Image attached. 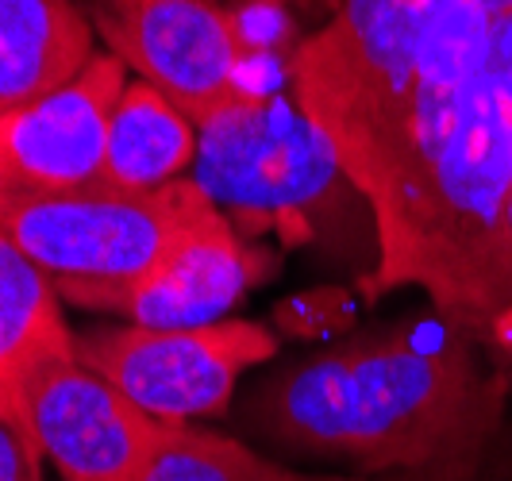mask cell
<instances>
[{
	"label": "cell",
	"mask_w": 512,
	"mask_h": 481,
	"mask_svg": "<svg viewBox=\"0 0 512 481\" xmlns=\"http://www.w3.org/2000/svg\"><path fill=\"white\" fill-rule=\"evenodd\" d=\"M289 89L370 208L362 293L512 347V0H339Z\"/></svg>",
	"instance_id": "1"
},
{
	"label": "cell",
	"mask_w": 512,
	"mask_h": 481,
	"mask_svg": "<svg viewBox=\"0 0 512 481\" xmlns=\"http://www.w3.org/2000/svg\"><path fill=\"white\" fill-rule=\"evenodd\" d=\"M489 358L432 312L270 370L239 420L285 455L343 462L362 478L470 466L489 458L509 389Z\"/></svg>",
	"instance_id": "2"
},
{
	"label": "cell",
	"mask_w": 512,
	"mask_h": 481,
	"mask_svg": "<svg viewBox=\"0 0 512 481\" xmlns=\"http://www.w3.org/2000/svg\"><path fill=\"white\" fill-rule=\"evenodd\" d=\"M212 208L193 178L154 193H0V228L54 281L62 301L112 312Z\"/></svg>",
	"instance_id": "3"
},
{
	"label": "cell",
	"mask_w": 512,
	"mask_h": 481,
	"mask_svg": "<svg viewBox=\"0 0 512 481\" xmlns=\"http://www.w3.org/2000/svg\"><path fill=\"white\" fill-rule=\"evenodd\" d=\"M208 201L247 239L262 228L312 235L316 216L362 201L332 143L293 97L247 93L201 124L193 174Z\"/></svg>",
	"instance_id": "4"
},
{
	"label": "cell",
	"mask_w": 512,
	"mask_h": 481,
	"mask_svg": "<svg viewBox=\"0 0 512 481\" xmlns=\"http://www.w3.org/2000/svg\"><path fill=\"white\" fill-rule=\"evenodd\" d=\"M77 358L162 424L224 416L247 370L278 355L274 331L255 320L205 328H101L74 335Z\"/></svg>",
	"instance_id": "5"
},
{
	"label": "cell",
	"mask_w": 512,
	"mask_h": 481,
	"mask_svg": "<svg viewBox=\"0 0 512 481\" xmlns=\"http://www.w3.org/2000/svg\"><path fill=\"white\" fill-rule=\"evenodd\" d=\"M93 24L108 54L166 93L197 127L251 93L243 70L255 51L216 0H101Z\"/></svg>",
	"instance_id": "6"
},
{
	"label": "cell",
	"mask_w": 512,
	"mask_h": 481,
	"mask_svg": "<svg viewBox=\"0 0 512 481\" xmlns=\"http://www.w3.org/2000/svg\"><path fill=\"white\" fill-rule=\"evenodd\" d=\"M27 435L62 481H139L170 424L147 416L74 355L47 358L24 389Z\"/></svg>",
	"instance_id": "7"
},
{
	"label": "cell",
	"mask_w": 512,
	"mask_h": 481,
	"mask_svg": "<svg viewBox=\"0 0 512 481\" xmlns=\"http://www.w3.org/2000/svg\"><path fill=\"white\" fill-rule=\"evenodd\" d=\"M128 85V66L97 51L54 93L0 120V193L101 189L108 127Z\"/></svg>",
	"instance_id": "8"
},
{
	"label": "cell",
	"mask_w": 512,
	"mask_h": 481,
	"mask_svg": "<svg viewBox=\"0 0 512 481\" xmlns=\"http://www.w3.org/2000/svg\"><path fill=\"white\" fill-rule=\"evenodd\" d=\"M278 258L247 243L220 208L205 212L139 285L112 304L139 328H205L228 320L243 293L274 274Z\"/></svg>",
	"instance_id": "9"
},
{
	"label": "cell",
	"mask_w": 512,
	"mask_h": 481,
	"mask_svg": "<svg viewBox=\"0 0 512 481\" xmlns=\"http://www.w3.org/2000/svg\"><path fill=\"white\" fill-rule=\"evenodd\" d=\"M54 355H74V331L62 316L54 281L0 228V424L39 458L24 416L27 378ZM43 462V458H39Z\"/></svg>",
	"instance_id": "10"
},
{
	"label": "cell",
	"mask_w": 512,
	"mask_h": 481,
	"mask_svg": "<svg viewBox=\"0 0 512 481\" xmlns=\"http://www.w3.org/2000/svg\"><path fill=\"white\" fill-rule=\"evenodd\" d=\"M93 54V27L70 0H0V120L74 81Z\"/></svg>",
	"instance_id": "11"
},
{
	"label": "cell",
	"mask_w": 512,
	"mask_h": 481,
	"mask_svg": "<svg viewBox=\"0 0 512 481\" xmlns=\"http://www.w3.org/2000/svg\"><path fill=\"white\" fill-rule=\"evenodd\" d=\"M201 127L143 77L124 85L104 151L101 189L154 193L193 174Z\"/></svg>",
	"instance_id": "12"
},
{
	"label": "cell",
	"mask_w": 512,
	"mask_h": 481,
	"mask_svg": "<svg viewBox=\"0 0 512 481\" xmlns=\"http://www.w3.org/2000/svg\"><path fill=\"white\" fill-rule=\"evenodd\" d=\"M139 481H308L220 431L170 424Z\"/></svg>",
	"instance_id": "13"
},
{
	"label": "cell",
	"mask_w": 512,
	"mask_h": 481,
	"mask_svg": "<svg viewBox=\"0 0 512 481\" xmlns=\"http://www.w3.org/2000/svg\"><path fill=\"white\" fill-rule=\"evenodd\" d=\"M0 481H43L39 458L24 447V439L0 424Z\"/></svg>",
	"instance_id": "14"
},
{
	"label": "cell",
	"mask_w": 512,
	"mask_h": 481,
	"mask_svg": "<svg viewBox=\"0 0 512 481\" xmlns=\"http://www.w3.org/2000/svg\"><path fill=\"white\" fill-rule=\"evenodd\" d=\"M405 481H497V478H493L489 458H482V462L451 466V470H436V474H412V478H405Z\"/></svg>",
	"instance_id": "15"
},
{
	"label": "cell",
	"mask_w": 512,
	"mask_h": 481,
	"mask_svg": "<svg viewBox=\"0 0 512 481\" xmlns=\"http://www.w3.org/2000/svg\"><path fill=\"white\" fill-rule=\"evenodd\" d=\"M308 481H405V478H308Z\"/></svg>",
	"instance_id": "16"
}]
</instances>
